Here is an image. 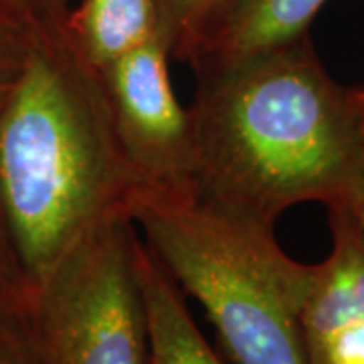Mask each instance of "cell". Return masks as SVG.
Segmentation results:
<instances>
[{"instance_id":"obj_14","label":"cell","mask_w":364,"mask_h":364,"mask_svg":"<svg viewBox=\"0 0 364 364\" xmlns=\"http://www.w3.org/2000/svg\"><path fill=\"white\" fill-rule=\"evenodd\" d=\"M18 6H23L39 25L61 26L65 23L71 0H14Z\"/></svg>"},{"instance_id":"obj_9","label":"cell","mask_w":364,"mask_h":364,"mask_svg":"<svg viewBox=\"0 0 364 364\" xmlns=\"http://www.w3.org/2000/svg\"><path fill=\"white\" fill-rule=\"evenodd\" d=\"M63 31L97 71L160 35L156 0H81Z\"/></svg>"},{"instance_id":"obj_15","label":"cell","mask_w":364,"mask_h":364,"mask_svg":"<svg viewBox=\"0 0 364 364\" xmlns=\"http://www.w3.org/2000/svg\"><path fill=\"white\" fill-rule=\"evenodd\" d=\"M356 217H358V221L364 227V191L363 196H360V203H358V208H356Z\"/></svg>"},{"instance_id":"obj_10","label":"cell","mask_w":364,"mask_h":364,"mask_svg":"<svg viewBox=\"0 0 364 364\" xmlns=\"http://www.w3.org/2000/svg\"><path fill=\"white\" fill-rule=\"evenodd\" d=\"M39 25L14 0H0V116L25 77L41 39Z\"/></svg>"},{"instance_id":"obj_11","label":"cell","mask_w":364,"mask_h":364,"mask_svg":"<svg viewBox=\"0 0 364 364\" xmlns=\"http://www.w3.org/2000/svg\"><path fill=\"white\" fill-rule=\"evenodd\" d=\"M233 0H156L158 31L176 61H188L213 18Z\"/></svg>"},{"instance_id":"obj_8","label":"cell","mask_w":364,"mask_h":364,"mask_svg":"<svg viewBox=\"0 0 364 364\" xmlns=\"http://www.w3.org/2000/svg\"><path fill=\"white\" fill-rule=\"evenodd\" d=\"M138 273L152 364H225L198 330L184 294L144 243L142 235L138 245Z\"/></svg>"},{"instance_id":"obj_2","label":"cell","mask_w":364,"mask_h":364,"mask_svg":"<svg viewBox=\"0 0 364 364\" xmlns=\"http://www.w3.org/2000/svg\"><path fill=\"white\" fill-rule=\"evenodd\" d=\"M138 191L100 71L63 25L43 26L0 116V210L31 291L85 235L130 219Z\"/></svg>"},{"instance_id":"obj_13","label":"cell","mask_w":364,"mask_h":364,"mask_svg":"<svg viewBox=\"0 0 364 364\" xmlns=\"http://www.w3.org/2000/svg\"><path fill=\"white\" fill-rule=\"evenodd\" d=\"M0 364H37L25 310H0Z\"/></svg>"},{"instance_id":"obj_5","label":"cell","mask_w":364,"mask_h":364,"mask_svg":"<svg viewBox=\"0 0 364 364\" xmlns=\"http://www.w3.org/2000/svg\"><path fill=\"white\" fill-rule=\"evenodd\" d=\"M160 35L100 71L117 142L142 188L193 191L188 114L174 95Z\"/></svg>"},{"instance_id":"obj_6","label":"cell","mask_w":364,"mask_h":364,"mask_svg":"<svg viewBox=\"0 0 364 364\" xmlns=\"http://www.w3.org/2000/svg\"><path fill=\"white\" fill-rule=\"evenodd\" d=\"M328 221L332 249L312 265L299 312L306 364H364V227L350 208Z\"/></svg>"},{"instance_id":"obj_16","label":"cell","mask_w":364,"mask_h":364,"mask_svg":"<svg viewBox=\"0 0 364 364\" xmlns=\"http://www.w3.org/2000/svg\"><path fill=\"white\" fill-rule=\"evenodd\" d=\"M358 95H360V102H363L364 105V90H358Z\"/></svg>"},{"instance_id":"obj_4","label":"cell","mask_w":364,"mask_h":364,"mask_svg":"<svg viewBox=\"0 0 364 364\" xmlns=\"http://www.w3.org/2000/svg\"><path fill=\"white\" fill-rule=\"evenodd\" d=\"M140 235L114 219L85 235L33 289L25 310L37 364H152Z\"/></svg>"},{"instance_id":"obj_12","label":"cell","mask_w":364,"mask_h":364,"mask_svg":"<svg viewBox=\"0 0 364 364\" xmlns=\"http://www.w3.org/2000/svg\"><path fill=\"white\" fill-rule=\"evenodd\" d=\"M31 294V284L0 210V310H26Z\"/></svg>"},{"instance_id":"obj_1","label":"cell","mask_w":364,"mask_h":364,"mask_svg":"<svg viewBox=\"0 0 364 364\" xmlns=\"http://www.w3.org/2000/svg\"><path fill=\"white\" fill-rule=\"evenodd\" d=\"M186 107L193 193L275 225L294 205L356 213L364 191V105L328 75L310 35L193 67Z\"/></svg>"},{"instance_id":"obj_3","label":"cell","mask_w":364,"mask_h":364,"mask_svg":"<svg viewBox=\"0 0 364 364\" xmlns=\"http://www.w3.org/2000/svg\"><path fill=\"white\" fill-rule=\"evenodd\" d=\"M130 219L182 294L203 306L233 364H306L299 312L312 265L273 225L213 207L193 191H138Z\"/></svg>"},{"instance_id":"obj_7","label":"cell","mask_w":364,"mask_h":364,"mask_svg":"<svg viewBox=\"0 0 364 364\" xmlns=\"http://www.w3.org/2000/svg\"><path fill=\"white\" fill-rule=\"evenodd\" d=\"M328 0H233L213 18L188 57V65L227 61L310 35Z\"/></svg>"}]
</instances>
